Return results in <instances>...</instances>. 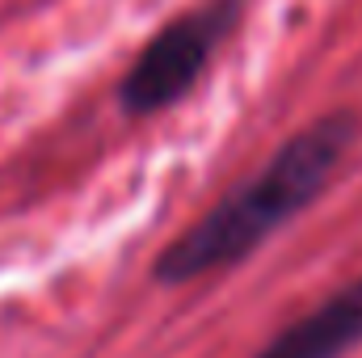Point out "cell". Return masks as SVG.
<instances>
[{
  "label": "cell",
  "instance_id": "6da1fadb",
  "mask_svg": "<svg viewBox=\"0 0 362 358\" xmlns=\"http://www.w3.org/2000/svg\"><path fill=\"white\" fill-rule=\"evenodd\" d=\"M354 135L358 118L350 110L320 114L316 122L295 131L253 178L228 190L206 215H198L177 241L160 249L152 278L160 287H185L194 278L245 262L329 190Z\"/></svg>",
  "mask_w": 362,
  "mask_h": 358
},
{
  "label": "cell",
  "instance_id": "7a4b0ae2",
  "mask_svg": "<svg viewBox=\"0 0 362 358\" xmlns=\"http://www.w3.org/2000/svg\"><path fill=\"white\" fill-rule=\"evenodd\" d=\"M236 17H240V0H206V4L173 17L169 25H160L144 42V51L135 55V64L127 68V76L118 85L122 110L131 118H148V114L177 105L206 72L211 55L219 51V42L236 25Z\"/></svg>",
  "mask_w": 362,
  "mask_h": 358
},
{
  "label": "cell",
  "instance_id": "3957f363",
  "mask_svg": "<svg viewBox=\"0 0 362 358\" xmlns=\"http://www.w3.org/2000/svg\"><path fill=\"white\" fill-rule=\"evenodd\" d=\"M362 346V274L278 329L253 358H341Z\"/></svg>",
  "mask_w": 362,
  "mask_h": 358
}]
</instances>
